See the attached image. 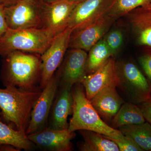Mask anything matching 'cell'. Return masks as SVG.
<instances>
[{"label": "cell", "mask_w": 151, "mask_h": 151, "mask_svg": "<svg viewBox=\"0 0 151 151\" xmlns=\"http://www.w3.org/2000/svg\"><path fill=\"white\" fill-rule=\"evenodd\" d=\"M84 141L80 144L79 150L81 151H119L115 142L100 133L80 130Z\"/></svg>", "instance_id": "ac0fdd59"}, {"label": "cell", "mask_w": 151, "mask_h": 151, "mask_svg": "<svg viewBox=\"0 0 151 151\" xmlns=\"http://www.w3.org/2000/svg\"><path fill=\"white\" fill-rule=\"evenodd\" d=\"M79 84H75L72 89L73 115L68 123V131L89 130L102 134L113 142L124 139L125 136L120 130L109 126L101 119Z\"/></svg>", "instance_id": "3957f363"}, {"label": "cell", "mask_w": 151, "mask_h": 151, "mask_svg": "<svg viewBox=\"0 0 151 151\" xmlns=\"http://www.w3.org/2000/svg\"><path fill=\"white\" fill-rule=\"evenodd\" d=\"M120 85L142 103L151 98V88L139 69L134 63L125 62L118 66Z\"/></svg>", "instance_id": "7c38bea8"}, {"label": "cell", "mask_w": 151, "mask_h": 151, "mask_svg": "<svg viewBox=\"0 0 151 151\" xmlns=\"http://www.w3.org/2000/svg\"><path fill=\"white\" fill-rule=\"evenodd\" d=\"M112 55L117 54L124 43V34L121 30L115 29L109 30L103 37Z\"/></svg>", "instance_id": "cb8c5ba5"}, {"label": "cell", "mask_w": 151, "mask_h": 151, "mask_svg": "<svg viewBox=\"0 0 151 151\" xmlns=\"http://www.w3.org/2000/svg\"><path fill=\"white\" fill-rule=\"evenodd\" d=\"M116 20L107 14L97 21L81 29L73 32L68 48L89 52L110 30Z\"/></svg>", "instance_id": "30bf717a"}, {"label": "cell", "mask_w": 151, "mask_h": 151, "mask_svg": "<svg viewBox=\"0 0 151 151\" xmlns=\"http://www.w3.org/2000/svg\"><path fill=\"white\" fill-rule=\"evenodd\" d=\"M87 52L78 48L68 51L60 72H58L59 86L73 87L81 83L86 75Z\"/></svg>", "instance_id": "5bb4252c"}, {"label": "cell", "mask_w": 151, "mask_h": 151, "mask_svg": "<svg viewBox=\"0 0 151 151\" xmlns=\"http://www.w3.org/2000/svg\"><path fill=\"white\" fill-rule=\"evenodd\" d=\"M85 94L90 100L97 92L105 87L120 85L118 65L113 58H110L96 71L85 76L81 82Z\"/></svg>", "instance_id": "8fae6325"}, {"label": "cell", "mask_w": 151, "mask_h": 151, "mask_svg": "<svg viewBox=\"0 0 151 151\" xmlns=\"http://www.w3.org/2000/svg\"><path fill=\"white\" fill-rule=\"evenodd\" d=\"M4 57L1 78L5 87L32 89L39 86L42 73L40 55L14 50Z\"/></svg>", "instance_id": "6da1fadb"}, {"label": "cell", "mask_w": 151, "mask_h": 151, "mask_svg": "<svg viewBox=\"0 0 151 151\" xmlns=\"http://www.w3.org/2000/svg\"><path fill=\"white\" fill-rule=\"evenodd\" d=\"M122 134L133 140L143 151H151V125L148 122L119 128Z\"/></svg>", "instance_id": "ffe728a7"}, {"label": "cell", "mask_w": 151, "mask_h": 151, "mask_svg": "<svg viewBox=\"0 0 151 151\" xmlns=\"http://www.w3.org/2000/svg\"><path fill=\"white\" fill-rule=\"evenodd\" d=\"M89 52L86 60V75L94 73L113 56L103 38L96 43Z\"/></svg>", "instance_id": "44dd1931"}, {"label": "cell", "mask_w": 151, "mask_h": 151, "mask_svg": "<svg viewBox=\"0 0 151 151\" xmlns=\"http://www.w3.org/2000/svg\"><path fill=\"white\" fill-rule=\"evenodd\" d=\"M145 120L140 108L132 103H125L111 121V127L119 129L124 126L142 124Z\"/></svg>", "instance_id": "d6986e66"}, {"label": "cell", "mask_w": 151, "mask_h": 151, "mask_svg": "<svg viewBox=\"0 0 151 151\" xmlns=\"http://www.w3.org/2000/svg\"><path fill=\"white\" fill-rule=\"evenodd\" d=\"M151 4V0H114L107 14L116 20L131 11Z\"/></svg>", "instance_id": "7402d4cb"}, {"label": "cell", "mask_w": 151, "mask_h": 151, "mask_svg": "<svg viewBox=\"0 0 151 151\" xmlns=\"http://www.w3.org/2000/svg\"><path fill=\"white\" fill-rule=\"evenodd\" d=\"M76 1H78L81 2V1H83V0H76Z\"/></svg>", "instance_id": "1f68e13d"}, {"label": "cell", "mask_w": 151, "mask_h": 151, "mask_svg": "<svg viewBox=\"0 0 151 151\" xmlns=\"http://www.w3.org/2000/svg\"><path fill=\"white\" fill-rule=\"evenodd\" d=\"M42 1H55V0H42Z\"/></svg>", "instance_id": "4dcf8cb0"}, {"label": "cell", "mask_w": 151, "mask_h": 151, "mask_svg": "<svg viewBox=\"0 0 151 151\" xmlns=\"http://www.w3.org/2000/svg\"><path fill=\"white\" fill-rule=\"evenodd\" d=\"M114 0H83L73 10L68 27L73 32L88 26L107 14Z\"/></svg>", "instance_id": "9c48e42d"}, {"label": "cell", "mask_w": 151, "mask_h": 151, "mask_svg": "<svg viewBox=\"0 0 151 151\" xmlns=\"http://www.w3.org/2000/svg\"><path fill=\"white\" fill-rule=\"evenodd\" d=\"M115 86L105 87L94 95L90 103L103 121L111 122L124 102Z\"/></svg>", "instance_id": "2e32d148"}, {"label": "cell", "mask_w": 151, "mask_h": 151, "mask_svg": "<svg viewBox=\"0 0 151 151\" xmlns=\"http://www.w3.org/2000/svg\"><path fill=\"white\" fill-rule=\"evenodd\" d=\"M5 7L2 6H0V38L6 31L8 27L6 22L5 16Z\"/></svg>", "instance_id": "f1b7e54d"}, {"label": "cell", "mask_w": 151, "mask_h": 151, "mask_svg": "<svg viewBox=\"0 0 151 151\" xmlns=\"http://www.w3.org/2000/svg\"><path fill=\"white\" fill-rule=\"evenodd\" d=\"M59 86V75L56 73L42 89L33 107L26 134L35 133L46 127Z\"/></svg>", "instance_id": "8992f818"}, {"label": "cell", "mask_w": 151, "mask_h": 151, "mask_svg": "<svg viewBox=\"0 0 151 151\" xmlns=\"http://www.w3.org/2000/svg\"><path fill=\"white\" fill-rule=\"evenodd\" d=\"M74 132L68 129H56L46 127L35 133L26 135L29 140L38 148L49 151L72 150L71 140L75 137Z\"/></svg>", "instance_id": "4fadbf2b"}, {"label": "cell", "mask_w": 151, "mask_h": 151, "mask_svg": "<svg viewBox=\"0 0 151 151\" xmlns=\"http://www.w3.org/2000/svg\"><path fill=\"white\" fill-rule=\"evenodd\" d=\"M19 0H0V6L8 7L17 2Z\"/></svg>", "instance_id": "f546056e"}, {"label": "cell", "mask_w": 151, "mask_h": 151, "mask_svg": "<svg viewBox=\"0 0 151 151\" xmlns=\"http://www.w3.org/2000/svg\"><path fill=\"white\" fill-rule=\"evenodd\" d=\"M8 27L12 29L44 27L43 12L40 0H19L5 7Z\"/></svg>", "instance_id": "5b68a950"}, {"label": "cell", "mask_w": 151, "mask_h": 151, "mask_svg": "<svg viewBox=\"0 0 151 151\" xmlns=\"http://www.w3.org/2000/svg\"><path fill=\"white\" fill-rule=\"evenodd\" d=\"M127 14L132 29L136 33L151 27V4L135 9Z\"/></svg>", "instance_id": "603a6c76"}, {"label": "cell", "mask_w": 151, "mask_h": 151, "mask_svg": "<svg viewBox=\"0 0 151 151\" xmlns=\"http://www.w3.org/2000/svg\"><path fill=\"white\" fill-rule=\"evenodd\" d=\"M42 90L40 86L32 89L0 88V114L4 121L25 134L33 107Z\"/></svg>", "instance_id": "7a4b0ae2"}, {"label": "cell", "mask_w": 151, "mask_h": 151, "mask_svg": "<svg viewBox=\"0 0 151 151\" xmlns=\"http://www.w3.org/2000/svg\"><path fill=\"white\" fill-rule=\"evenodd\" d=\"M35 147L25 133L13 129L0 119V151H29Z\"/></svg>", "instance_id": "e0dca14e"}, {"label": "cell", "mask_w": 151, "mask_h": 151, "mask_svg": "<svg viewBox=\"0 0 151 151\" xmlns=\"http://www.w3.org/2000/svg\"><path fill=\"white\" fill-rule=\"evenodd\" d=\"M72 32V29L68 27L55 37L48 48L41 55L42 73L40 86L41 89L45 87L62 62Z\"/></svg>", "instance_id": "52a82bcc"}, {"label": "cell", "mask_w": 151, "mask_h": 151, "mask_svg": "<svg viewBox=\"0 0 151 151\" xmlns=\"http://www.w3.org/2000/svg\"><path fill=\"white\" fill-rule=\"evenodd\" d=\"M142 103L140 108L145 119L151 125V97Z\"/></svg>", "instance_id": "83f0119b"}, {"label": "cell", "mask_w": 151, "mask_h": 151, "mask_svg": "<svg viewBox=\"0 0 151 151\" xmlns=\"http://www.w3.org/2000/svg\"><path fill=\"white\" fill-rule=\"evenodd\" d=\"M72 87L60 86L52 107L50 127L56 129H68V118L73 111Z\"/></svg>", "instance_id": "9a60e30c"}, {"label": "cell", "mask_w": 151, "mask_h": 151, "mask_svg": "<svg viewBox=\"0 0 151 151\" xmlns=\"http://www.w3.org/2000/svg\"><path fill=\"white\" fill-rule=\"evenodd\" d=\"M55 37L45 27L17 29L8 28L0 38V55L5 56L14 50L41 55Z\"/></svg>", "instance_id": "277c9868"}, {"label": "cell", "mask_w": 151, "mask_h": 151, "mask_svg": "<svg viewBox=\"0 0 151 151\" xmlns=\"http://www.w3.org/2000/svg\"><path fill=\"white\" fill-rule=\"evenodd\" d=\"M137 34L139 44L151 47V27L141 31Z\"/></svg>", "instance_id": "484cf974"}, {"label": "cell", "mask_w": 151, "mask_h": 151, "mask_svg": "<svg viewBox=\"0 0 151 151\" xmlns=\"http://www.w3.org/2000/svg\"><path fill=\"white\" fill-rule=\"evenodd\" d=\"M29 1H35V0H29Z\"/></svg>", "instance_id": "d6a6232c"}, {"label": "cell", "mask_w": 151, "mask_h": 151, "mask_svg": "<svg viewBox=\"0 0 151 151\" xmlns=\"http://www.w3.org/2000/svg\"><path fill=\"white\" fill-rule=\"evenodd\" d=\"M43 12L44 27L55 36L68 27L73 10L80 2L76 0H40Z\"/></svg>", "instance_id": "ba28073f"}, {"label": "cell", "mask_w": 151, "mask_h": 151, "mask_svg": "<svg viewBox=\"0 0 151 151\" xmlns=\"http://www.w3.org/2000/svg\"><path fill=\"white\" fill-rule=\"evenodd\" d=\"M140 63L151 81V55H145L139 59Z\"/></svg>", "instance_id": "4316f807"}, {"label": "cell", "mask_w": 151, "mask_h": 151, "mask_svg": "<svg viewBox=\"0 0 151 151\" xmlns=\"http://www.w3.org/2000/svg\"><path fill=\"white\" fill-rule=\"evenodd\" d=\"M119 147V151H142V149L131 138L125 136V138L122 141L114 142Z\"/></svg>", "instance_id": "d4e9b609"}]
</instances>
